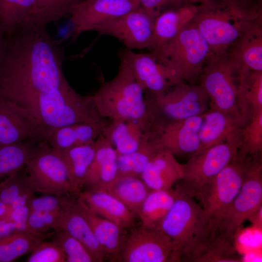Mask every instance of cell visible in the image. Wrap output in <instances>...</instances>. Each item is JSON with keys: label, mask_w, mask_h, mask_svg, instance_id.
Returning a JSON list of instances; mask_svg holds the SVG:
<instances>
[{"label": "cell", "mask_w": 262, "mask_h": 262, "mask_svg": "<svg viewBox=\"0 0 262 262\" xmlns=\"http://www.w3.org/2000/svg\"><path fill=\"white\" fill-rule=\"evenodd\" d=\"M157 16L139 6L94 31L115 37L131 50L149 49Z\"/></svg>", "instance_id": "cell-15"}, {"label": "cell", "mask_w": 262, "mask_h": 262, "mask_svg": "<svg viewBox=\"0 0 262 262\" xmlns=\"http://www.w3.org/2000/svg\"><path fill=\"white\" fill-rule=\"evenodd\" d=\"M197 9L198 5L189 3L161 13L155 21L149 49L152 50L175 37L192 22Z\"/></svg>", "instance_id": "cell-26"}, {"label": "cell", "mask_w": 262, "mask_h": 262, "mask_svg": "<svg viewBox=\"0 0 262 262\" xmlns=\"http://www.w3.org/2000/svg\"><path fill=\"white\" fill-rule=\"evenodd\" d=\"M120 60L116 75L102 82L92 95L98 113L110 120L155 119L150 96L144 94L127 63Z\"/></svg>", "instance_id": "cell-2"}, {"label": "cell", "mask_w": 262, "mask_h": 262, "mask_svg": "<svg viewBox=\"0 0 262 262\" xmlns=\"http://www.w3.org/2000/svg\"><path fill=\"white\" fill-rule=\"evenodd\" d=\"M95 213L123 229L134 227L137 217L117 198L104 191L84 190L78 195Z\"/></svg>", "instance_id": "cell-23"}, {"label": "cell", "mask_w": 262, "mask_h": 262, "mask_svg": "<svg viewBox=\"0 0 262 262\" xmlns=\"http://www.w3.org/2000/svg\"><path fill=\"white\" fill-rule=\"evenodd\" d=\"M25 167L29 182L35 193L58 196L76 195L62 157L47 141L39 143L37 152Z\"/></svg>", "instance_id": "cell-11"}, {"label": "cell", "mask_w": 262, "mask_h": 262, "mask_svg": "<svg viewBox=\"0 0 262 262\" xmlns=\"http://www.w3.org/2000/svg\"><path fill=\"white\" fill-rule=\"evenodd\" d=\"M192 22L205 39L212 54L227 52L243 32L242 25L220 0L198 5Z\"/></svg>", "instance_id": "cell-10"}, {"label": "cell", "mask_w": 262, "mask_h": 262, "mask_svg": "<svg viewBox=\"0 0 262 262\" xmlns=\"http://www.w3.org/2000/svg\"><path fill=\"white\" fill-rule=\"evenodd\" d=\"M120 57L144 91L156 97L174 86L166 69L152 52L138 53L127 49L120 52Z\"/></svg>", "instance_id": "cell-20"}, {"label": "cell", "mask_w": 262, "mask_h": 262, "mask_svg": "<svg viewBox=\"0 0 262 262\" xmlns=\"http://www.w3.org/2000/svg\"><path fill=\"white\" fill-rule=\"evenodd\" d=\"M56 150L65 164L74 192L77 195L83 188L86 173L94 159L96 140L66 149Z\"/></svg>", "instance_id": "cell-29"}, {"label": "cell", "mask_w": 262, "mask_h": 262, "mask_svg": "<svg viewBox=\"0 0 262 262\" xmlns=\"http://www.w3.org/2000/svg\"><path fill=\"white\" fill-rule=\"evenodd\" d=\"M39 143L30 141L0 147V179L24 168L37 152Z\"/></svg>", "instance_id": "cell-35"}, {"label": "cell", "mask_w": 262, "mask_h": 262, "mask_svg": "<svg viewBox=\"0 0 262 262\" xmlns=\"http://www.w3.org/2000/svg\"><path fill=\"white\" fill-rule=\"evenodd\" d=\"M20 170L9 176L0 182V200L9 205L18 196L33 189L29 182L28 174Z\"/></svg>", "instance_id": "cell-40"}, {"label": "cell", "mask_w": 262, "mask_h": 262, "mask_svg": "<svg viewBox=\"0 0 262 262\" xmlns=\"http://www.w3.org/2000/svg\"><path fill=\"white\" fill-rule=\"evenodd\" d=\"M38 4L47 24L69 15V8L66 0H38Z\"/></svg>", "instance_id": "cell-43"}, {"label": "cell", "mask_w": 262, "mask_h": 262, "mask_svg": "<svg viewBox=\"0 0 262 262\" xmlns=\"http://www.w3.org/2000/svg\"><path fill=\"white\" fill-rule=\"evenodd\" d=\"M8 210V205L0 200V219L5 215Z\"/></svg>", "instance_id": "cell-47"}, {"label": "cell", "mask_w": 262, "mask_h": 262, "mask_svg": "<svg viewBox=\"0 0 262 262\" xmlns=\"http://www.w3.org/2000/svg\"><path fill=\"white\" fill-rule=\"evenodd\" d=\"M251 224L259 229L262 228V204H261L247 219Z\"/></svg>", "instance_id": "cell-46"}, {"label": "cell", "mask_w": 262, "mask_h": 262, "mask_svg": "<svg viewBox=\"0 0 262 262\" xmlns=\"http://www.w3.org/2000/svg\"><path fill=\"white\" fill-rule=\"evenodd\" d=\"M159 150L152 140L132 153L117 155L116 177H140L147 165Z\"/></svg>", "instance_id": "cell-37"}, {"label": "cell", "mask_w": 262, "mask_h": 262, "mask_svg": "<svg viewBox=\"0 0 262 262\" xmlns=\"http://www.w3.org/2000/svg\"><path fill=\"white\" fill-rule=\"evenodd\" d=\"M159 229L173 242L179 261L189 262L212 233L210 221L200 203L179 192Z\"/></svg>", "instance_id": "cell-4"}, {"label": "cell", "mask_w": 262, "mask_h": 262, "mask_svg": "<svg viewBox=\"0 0 262 262\" xmlns=\"http://www.w3.org/2000/svg\"><path fill=\"white\" fill-rule=\"evenodd\" d=\"M34 116L53 132L57 128L81 123L102 121L91 96H83L67 83L40 94L36 99Z\"/></svg>", "instance_id": "cell-5"}, {"label": "cell", "mask_w": 262, "mask_h": 262, "mask_svg": "<svg viewBox=\"0 0 262 262\" xmlns=\"http://www.w3.org/2000/svg\"><path fill=\"white\" fill-rule=\"evenodd\" d=\"M203 115L177 121L159 118L152 141L160 151L175 155L194 154L199 147L198 132Z\"/></svg>", "instance_id": "cell-16"}, {"label": "cell", "mask_w": 262, "mask_h": 262, "mask_svg": "<svg viewBox=\"0 0 262 262\" xmlns=\"http://www.w3.org/2000/svg\"><path fill=\"white\" fill-rule=\"evenodd\" d=\"M241 141H228L192 155L182 164V178L176 183L178 192L196 199L201 190L236 155Z\"/></svg>", "instance_id": "cell-7"}, {"label": "cell", "mask_w": 262, "mask_h": 262, "mask_svg": "<svg viewBox=\"0 0 262 262\" xmlns=\"http://www.w3.org/2000/svg\"><path fill=\"white\" fill-rule=\"evenodd\" d=\"M31 21L0 33V98L27 109L33 116L38 96L67 82L63 49L47 29Z\"/></svg>", "instance_id": "cell-1"}, {"label": "cell", "mask_w": 262, "mask_h": 262, "mask_svg": "<svg viewBox=\"0 0 262 262\" xmlns=\"http://www.w3.org/2000/svg\"><path fill=\"white\" fill-rule=\"evenodd\" d=\"M248 121L241 114L209 109L203 114L198 132L199 147L194 154L226 142L241 141L242 130Z\"/></svg>", "instance_id": "cell-19"}, {"label": "cell", "mask_w": 262, "mask_h": 262, "mask_svg": "<svg viewBox=\"0 0 262 262\" xmlns=\"http://www.w3.org/2000/svg\"><path fill=\"white\" fill-rule=\"evenodd\" d=\"M45 234H36L27 230L17 232L0 239V262H10L28 253L43 241Z\"/></svg>", "instance_id": "cell-36"}, {"label": "cell", "mask_w": 262, "mask_h": 262, "mask_svg": "<svg viewBox=\"0 0 262 262\" xmlns=\"http://www.w3.org/2000/svg\"><path fill=\"white\" fill-rule=\"evenodd\" d=\"M82 0H66L67 3L69 8V10L71 7Z\"/></svg>", "instance_id": "cell-49"}, {"label": "cell", "mask_w": 262, "mask_h": 262, "mask_svg": "<svg viewBox=\"0 0 262 262\" xmlns=\"http://www.w3.org/2000/svg\"><path fill=\"white\" fill-rule=\"evenodd\" d=\"M151 51L166 69L173 85L185 81L195 84L211 54L207 42L192 22Z\"/></svg>", "instance_id": "cell-3"}, {"label": "cell", "mask_w": 262, "mask_h": 262, "mask_svg": "<svg viewBox=\"0 0 262 262\" xmlns=\"http://www.w3.org/2000/svg\"><path fill=\"white\" fill-rule=\"evenodd\" d=\"M109 119L93 123H81L55 129L47 141L53 148L63 150L96 140L102 134Z\"/></svg>", "instance_id": "cell-28"}, {"label": "cell", "mask_w": 262, "mask_h": 262, "mask_svg": "<svg viewBox=\"0 0 262 262\" xmlns=\"http://www.w3.org/2000/svg\"><path fill=\"white\" fill-rule=\"evenodd\" d=\"M75 202L104 251L106 259L112 262H118L127 230L92 212L77 195Z\"/></svg>", "instance_id": "cell-21"}, {"label": "cell", "mask_w": 262, "mask_h": 262, "mask_svg": "<svg viewBox=\"0 0 262 262\" xmlns=\"http://www.w3.org/2000/svg\"><path fill=\"white\" fill-rule=\"evenodd\" d=\"M251 156L237 153L228 164L199 192L196 199L204 210L212 231H216L239 191Z\"/></svg>", "instance_id": "cell-6"}, {"label": "cell", "mask_w": 262, "mask_h": 262, "mask_svg": "<svg viewBox=\"0 0 262 262\" xmlns=\"http://www.w3.org/2000/svg\"><path fill=\"white\" fill-rule=\"evenodd\" d=\"M262 152V110L254 114L245 126L237 154L243 157Z\"/></svg>", "instance_id": "cell-39"}, {"label": "cell", "mask_w": 262, "mask_h": 262, "mask_svg": "<svg viewBox=\"0 0 262 262\" xmlns=\"http://www.w3.org/2000/svg\"><path fill=\"white\" fill-rule=\"evenodd\" d=\"M190 2L193 3H199L200 4L205 3L208 1L212 0H220L222 1L225 4H226L230 0H188Z\"/></svg>", "instance_id": "cell-48"}, {"label": "cell", "mask_w": 262, "mask_h": 262, "mask_svg": "<svg viewBox=\"0 0 262 262\" xmlns=\"http://www.w3.org/2000/svg\"><path fill=\"white\" fill-rule=\"evenodd\" d=\"M151 98L157 115L166 121L201 115L209 109V97L200 84L182 82L159 96L154 97L151 94Z\"/></svg>", "instance_id": "cell-13"}, {"label": "cell", "mask_w": 262, "mask_h": 262, "mask_svg": "<svg viewBox=\"0 0 262 262\" xmlns=\"http://www.w3.org/2000/svg\"><path fill=\"white\" fill-rule=\"evenodd\" d=\"M237 104L240 113L249 120L262 110V71H238Z\"/></svg>", "instance_id": "cell-31"}, {"label": "cell", "mask_w": 262, "mask_h": 262, "mask_svg": "<svg viewBox=\"0 0 262 262\" xmlns=\"http://www.w3.org/2000/svg\"><path fill=\"white\" fill-rule=\"evenodd\" d=\"M205 63L199 80L209 97V109L241 114L237 104L238 84L235 82L238 67L227 52L210 54Z\"/></svg>", "instance_id": "cell-8"}, {"label": "cell", "mask_w": 262, "mask_h": 262, "mask_svg": "<svg viewBox=\"0 0 262 262\" xmlns=\"http://www.w3.org/2000/svg\"><path fill=\"white\" fill-rule=\"evenodd\" d=\"M177 195L178 192L172 188L151 190L144 201L138 215L141 225L159 229Z\"/></svg>", "instance_id": "cell-33"}, {"label": "cell", "mask_w": 262, "mask_h": 262, "mask_svg": "<svg viewBox=\"0 0 262 262\" xmlns=\"http://www.w3.org/2000/svg\"><path fill=\"white\" fill-rule=\"evenodd\" d=\"M117 154L111 143L101 135L96 140V152L86 173L83 188L105 191L117 174Z\"/></svg>", "instance_id": "cell-22"}, {"label": "cell", "mask_w": 262, "mask_h": 262, "mask_svg": "<svg viewBox=\"0 0 262 262\" xmlns=\"http://www.w3.org/2000/svg\"><path fill=\"white\" fill-rule=\"evenodd\" d=\"M66 196L61 208V217L58 229L65 230L82 243L98 259L103 262L105 254L95 239L84 217L78 210L76 196Z\"/></svg>", "instance_id": "cell-24"}, {"label": "cell", "mask_w": 262, "mask_h": 262, "mask_svg": "<svg viewBox=\"0 0 262 262\" xmlns=\"http://www.w3.org/2000/svg\"><path fill=\"white\" fill-rule=\"evenodd\" d=\"M139 7V0H82L70 7L75 37Z\"/></svg>", "instance_id": "cell-17"}, {"label": "cell", "mask_w": 262, "mask_h": 262, "mask_svg": "<svg viewBox=\"0 0 262 262\" xmlns=\"http://www.w3.org/2000/svg\"><path fill=\"white\" fill-rule=\"evenodd\" d=\"M227 53L239 69L262 71V27L243 33Z\"/></svg>", "instance_id": "cell-27"}, {"label": "cell", "mask_w": 262, "mask_h": 262, "mask_svg": "<svg viewBox=\"0 0 262 262\" xmlns=\"http://www.w3.org/2000/svg\"><path fill=\"white\" fill-rule=\"evenodd\" d=\"M27 262H66L63 250L53 241H42L30 253Z\"/></svg>", "instance_id": "cell-42"}, {"label": "cell", "mask_w": 262, "mask_h": 262, "mask_svg": "<svg viewBox=\"0 0 262 262\" xmlns=\"http://www.w3.org/2000/svg\"><path fill=\"white\" fill-rule=\"evenodd\" d=\"M150 191L140 177L126 176L116 177L105 191L117 198L138 217Z\"/></svg>", "instance_id": "cell-32"}, {"label": "cell", "mask_w": 262, "mask_h": 262, "mask_svg": "<svg viewBox=\"0 0 262 262\" xmlns=\"http://www.w3.org/2000/svg\"><path fill=\"white\" fill-rule=\"evenodd\" d=\"M127 232L118 262L179 261L175 244L159 229L135 226Z\"/></svg>", "instance_id": "cell-12"}, {"label": "cell", "mask_w": 262, "mask_h": 262, "mask_svg": "<svg viewBox=\"0 0 262 262\" xmlns=\"http://www.w3.org/2000/svg\"><path fill=\"white\" fill-rule=\"evenodd\" d=\"M182 176V164L174 155L160 151L147 164L140 178L150 190H156L172 188Z\"/></svg>", "instance_id": "cell-25"}, {"label": "cell", "mask_w": 262, "mask_h": 262, "mask_svg": "<svg viewBox=\"0 0 262 262\" xmlns=\"http://www.w3.org/2000/svg\"><path fill=\"white\" fill-rule=\"evenodd\" d=\"M52 133L27 109L0 98V147L26 141H47Z\"/></svg>", "instance_id": "cell-14"}, {"label": "cell", "mask_w": 262, "mask_h": 262, "mask_svg": "<svg viewBox=\"0 0 262 262\" xmlns=\"http://www.w3.org/2000/svg\"><path fill=\"white\" fill-rule=\"evenodd\" d=\"M55 230L52 241L63 250L66 255V262H99L95 255L80 241L65 230Z\"/></svg>", "instance_id": "cell-38"}, {"label": "cell", "mask_w": 262, "mask_h": 262, "mask_svg": "<svg viewBox=\"0 0 262 262\" xmlns=\"http://www.w3.org/2000/svg\"><path fill=\"white\" fill-rule=\"evenodd\" d=\"M31 21L47 24L38 0H0V33H9Z\"/></svg>", "instance_id": "cell-30"}, {"label": "cell", "mask_w": 262, "mask_h": 262, "mask_svg": "<svg viewBox=\"0 0 262 262\" xmlns=\"http://www.w3.org/2000/svg\"><path fill=\"white\" fill-rule=\"evenodd\" d=\"M61 210L55 212H30L27 222V230L36 234H45L50 229H59Z\"/></svg>", "instance_id": "cell-41"}, {"label": "cell", "mask_w": 262, "mask_h": 262, "mask_svg": "<svg viewBox=\"0 0 262 262\" xmlns=\"http://www.w3.org/2000/svg\"><path fill=\"white\" fill-rule=\"evenodd\" d=\"M262 204V153H259L251 156L240 189L220 222L217 233L234 241L243 223Z\"/></svg>", "instance_id": "cell-9"}, {"label": "cell", "mask_w": 262, "mask_h": 262, "mask_svg": "<svg viewBox=\"0 0 262 262\" xmlns=\"http://www.w3.org/2000/svg\"><path fill=\"white\" fill-rule=\"evenodd\" d=\"M157 118L145 119H109L102 135L113 145L117 155L138 150L152 140Z\"/></svg>", "instance_id": "cell-18"}, {"label": "cell", "mask_w": 262, "mask_h": 262, "mask_svg": "<svg viewBox=\"0 0 262 262\" xmlns=\"http://www.w3.org/2000/svg\"><path fill=\"white\" fill-rule=\"evenodd\" d=\"M242 260L235 246L234 241L216 234L211 235L197 247L189 262H239Z\"/></svg>", "instance_id": "cell-34"}, {"label": "cell", "mask_w": 262, "mask_h": 262, "mask_svg": "<svg viewBox=\"0 0 262 262\" xmlns=\"http://www.w3.org/2000/svg\"><path fill=\"white\" fill-rule=\"evenodd\" d=\"M66 196L43 194L33 197L29 204L30 212H55L61 210Z\"/></svg>", "instance_id": "cell-44"}, {"label": "cell", "mask_w": 262, "mask_h": 262, "mask_svg": "<svg viewBox=\"0 0 262 262\" xmlns=\"http://www.w3.org/2000/svg\"><path fill=\"white\" fill-rule=\"evenodd\" d=\"M190 2L188 0H139V6L158 16L166 10L176 8Z\"/></svg>", "instance_id": "cell-45"}]
</instances>
